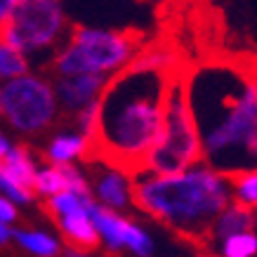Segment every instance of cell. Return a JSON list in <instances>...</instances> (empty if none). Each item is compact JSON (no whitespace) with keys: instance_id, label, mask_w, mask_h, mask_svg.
<instances>
[{"instance_id":"cell-1","label":"cell","mask_w":257,"mask_h":257,"mask_svg":"<svg viewBox=\"0 0 257 257\" xmlns=\"http://www.w3.org/2000/svg\"><path fill=\"white\" fill-rule=\"evenodd\" d=\"M177 57L165 47L142 50L109 80L99 99L94 154L127 170H142L163 127L165 99ZM90 156V158H92Z\"/></svg>"},{"instance_id":"cell-2","label":"cell","mask_w":257,"mask_h":257,"mask_svg":"<svg viewBox=\"0 0 257 257\" xmlns=\"http://www.w3.org/2000/svg\"><path fill=\"white\" fill-rule=\"evenodd\" d=\"M187 90L203 161L229 177L257 170V73L210 59L187 71Z\"/></svg>"},{"instance_id":"cell-3","label":"cell","mask_w":257,"mask_h":257,"mask_svg":"<svg viewBox=\"0 0 257 257\" xmlns=\"http://www.w3.org/2000/svg\"><path fill=\"white\" fill-rule=\"evenodd\" d=\"M234 201L231 177L205 161L179 172H135V208L187 241L205 245L212 224Z\"/></svg>"},{"instance_id":"cell-4","label":"cell","mask_w":257,"mask_h":257,"mask_svg":"<svg viewBox=\"0 0 257 257\" xmlns=\"http://www.w3.org/2000/svg\"><path fill=\"white\" fill-rule=\"evenodd\" d=\"M142 40L137 33L99 29V26H73L69 40L55 52L47 64L50 76L71 73H104L116 76L118 71L140 57Z\"/></svg>"},{"instance_id":"cell-5","label":"cell","mask_w":257,"mask_h":257,"mask_svg":"<svg viewBox=\"0 0 257 257\" xmlns=\"http://www.w3.org/2000/svg\"><path fill=\"white\" fill-rule=\"evenodd\" d=\"M203 161V142L198 133L194 109L189 101L187 71H175L165 99L163 127L158 142L149 151L144 170L151 172H179Z\"/></svg>"},{"instance_id":"cell-6","label":"cell","mask_w":257,"mask_h":257,"mask_svg":"<svg viewBox=\"0 0 257 257\" xmlns=\"http://www.w3.org/2000/svg\"><path fill=\"white\" fill-rule=\"evenodd\" d=\"M0 116L10 130L24 140H38L62 123V104L50 73L29 71L26 76L3 80Z\"/></svg>"},{"instance_id":"cell-7","label":"cell","mask_w":257,"mask_h":257,"mask_svg":"<svg viewBox=\"0 0 257 257\" xmlns=\"http://www.w3.org/2000/svg\"><path fill=\"white\" fill-rule=\"evenodd\" d=\"M71 26L62 0H17L5 17H0L3 43L22 50L29 59L47 64L69 40Z\"/></svg>"},{"instance_id":"cell-8","label":"cell","mask_w":257,"mask_h":257,"mask_svg":"<svg viewBox=\"0 0 257 257\" xmlns=\"http://www.w3.org/2000/svg\"><path fill=\"white\" fill-rule=\"evenodd\" d=\"M94 201L116 212L135 208V172L118 163L92 156L85 161Z\"/></svg>"},{"instance_id":"cell-9","label":"cell","mask_w":257,"mask_h":257,"mask_svg":"<svg viewBox=\"0 0 257 257\" xmlns=\"http://www.w3.org/2000/svg\"><path fill=\"white\" fill-rule=\"evenodd\" d=\"M113 76L104 73H71V76H52L57 97L62 104V113L66 120L76 116L78 111L101 99V94Z\"/></svg>"},{"instance_id":"cell-10","label":"cell","mask_w":257,"mask_h":257,"mask_svg":"<svg viewBox=\"0 0 257 257\" xmlns=\"http://www.w3.org/2000/svg\"><path fill=\"white\" fill-rule=\"evenodd\" d=\"M94 154L92 140L80 130L71 127H57L43 144V158L52 165H69V163H85Z\"/></svg>"},{"instance_id":"cell-11","label":"cell","mask_w":257,"mask_h":257,"mask_svg":"<svg viewBox=\"0 0 257 257\" xmlns=\"http://www.w3.org/2000/svg\"><path fill=\"white\" fill-rule=\"evenodd\" d=\"M92 203L87 208H78V210L62 212V215L52 217L57 229H59V234L64 236V241L69 243L71 248L90 250V252L101 248L99 231H97V224L92 219Z\"/></svg>"},{"instance_id":"cell-12","label":"cell","mask_w":257,"mask_h":257,"mask_svg":"<svg viewBox=\"0 0 257 257\" xmlns=\"http://www.w3.org/2000/svg\"><path fill=\"white\" fill-rule=\"evenodd\" d=\"M92 219L97 224V231H99L101 238V248L111 252V255H118L125 250V234H127V226H130V217H125V212H116L109 210L99 203H92Z\"/></svg>"},{"instance_id":"cell-13","label":"cell","mask_w":257,"mask_h":257,"mask_svg":"<svg viewBox=\"0 0 257 257\" xmlns=\"http://www.w3.org/2000/svg\"><path fill=\"white\" fill-rule=\"evenodd\" d=\"M250 229H257V210L250 208V205H245V203H238L234 198V201L217 215L215 224H212L210 238H208L205 245H212V243L222 241L226 236L250 231Z\"/></svg>"},{"instance_id":"cell-14","label":"cell","mask_w":257,"mask_h":257,"mask_svg":"<svg viewBox=\"0 0 257 257\" xmlns=\"http://www.w3.org/2000/svg\"><path fill=\"white\" fill-rule=\"evenodd\" d=\"M38 168H40V163L36 161V154L24 142H17L8 156L0 158V172H8L10 177L19 179L22 184H26V187H31V189L36 184Z\"/></svg>"},{"instance_id":"cell-15","label":"cell","mask_w":257,"mask_h":257,"mask_svg":"<svg viewBox=\"0 0 257 257\" xmlns=\"http://www.w3.org/2000/svg\"><path fill=\"white\" fill-rule=\"evenodd\" d=\"M12 243L24 252L33 257H59L62 255V243L57 236L43 229H17L12 234Z\"/></svg>"},{"instance_id":"cell-16","label":"cell","mask_w":257,"mask_h":257,"mask_svg":"<svg viewBox=\"0 0 257 257\" xmlns=\"http://www.w3.org/2000/svg\"><path fill=\"white\" fill-rule=\"evenodd\" d=\"M217 257H257V229L231 234L222 241L212 243Z\"/></svg>"},{"instance_id":"cell-17","label":"cell","mask_w":257,"mask_h":257,"mask_svg":"<svg viewBox=\"0 0 257 257\" xmlns=\"http://www.w3.org/2000/svg\"><path fill=\"white\" fill-rule=\"evenodd\" d=\"M31 64L33 62L24 55L22 50H17L8 43H0V76H3V80L26 76L31 71Z\"/></svg>"},{"instance_id":"cell-18","label":"cell","mask_w":257,"mask_h":257,"mask_svg":"<svg viewBox=\"0 0 257 257\" xmlns=\"http://www.w3.org/2000/svg\"><path fill=\"white\" fill-rule=\"evenodd\" d=\"M36 194L40 198H50V196L59 194L64 191L66 187V175H64V168L62 165H52V163H45L38 168V175H36Z\"/></svg>"},{"instance_id":"cell-19","label":"cell","mask_w":257,"mask_h":257,"mask_svg":"<svg viewBox=\"0 0 257 257\" xmlns=\"http://www.w3.org/2000/svg\"><path fill=\"white\" fill-rule=\"evenodd\" d=\"M0 191H3V196L5 198H10L12 203H17L19 208H26V205H31L33 201H36V189L26 187V184H22L19 179L10 177L8 172H0Z\"/></svg>"},{"instance_id":"cell-20","label":"cell","mask_w":257,"mask_h":257,"mask_svg":"<svg viewBox=\"0 0 257 257\" xmlns=\"http://www.w3.org/2000/svg\"><path fill=\"white\" fill-rule=\"evenodd\" d=\"M234 198L238 203H245L257 210V170H245L231 177Z\"/></svg>"},{"instance_id":"cell-21","label":"cell","mask_w":257,"mask_h":257,"mask_svg":"<svg viewBox=\"0 0 257 257\" xmlns=\"http://www.w3.org/2000/svg\"><path fill=\"white\" fill-rule=\"evenodd\" d=\"M17 217H19V205L12 203L10 198L0 196V224H15Z\"/></svg>"},{"instance_id":"cell-22","label":"cell","mask_w":257,"mask_h":257,"mask_svg":"<svg viewBox=\"0 0 257 257\" xmlns=\"http://www.w3.org/2000/svg\"><path fill=\"white\" fill-rule=\"evenodd\" d=\"M15 144H17V142L12 140V137H10L8 133H3V135H0V158H3V156H8L10 151H12V147H15Z\"/></svg>"},{"instance_id":"cell-23","label":"cell","mask_w":257,"mask_h":257,"mask_svg":"<svg viewBox=\"0 0 257 257\" xmlns=\"http://www.w3.org/2000/svg\"><path fill=\"white\" fill-rule=\"evenodd\" d=\"M12 234H15V226H10V224H0V243H3V245H8V243H12Z\"/></svg>"},{"instance_id":"cell-24","label":"cell","mask_w":257,"mask_h":257,"mask_svg":"<svg viewBox=\"0 0 257 257\" xmlns=\"http://www.w3.org/2000/svg\"><path fill=\"white\" fill-rule=\"evenodd\" d=\"M64 257H94L90 250H78V248H66L64 250Z\"/></svg>"},{"instance_id":"cell-25","label":"cell","mask_w":257,"mask_h":257,"mask_svg":"<svg viewBox=\"0 0 257 257\" xmlns=\"http://www.w3.org/2000/svg\"><path fill=\"white\" fill-rule=\"evenodd\" d=\"M17 0H0V17H5L12 10V5H15Z\"/></svg>"}]
</instances>
